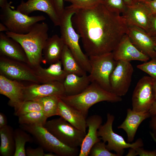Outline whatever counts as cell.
Instances as JSON below:
<instances>
[{
    "label": "cell",
    "mask_w": 156,
    "mask_h": 156,
    "mask_svg": "<svg viewBox=\"0 0 156 156\" xmlns=\"http://www.w3.org/2000/svg\"><path fill=\"white\" fill-rule=\"evenodd\" d=\"M16 10L29 15L33 12L41 11L46 13L55 26H60V18L57 13L52 0L22 1Z\"/></svg>",
    "instance_id": "obj_16"
},
{
    "label": "cell",
    "mask_w": 156,
    "mask_h": 156,
    "mask_svg": "<svg viewBox=\"0 0 156 156\" xmlns=\"http://www.w3.org/2000/svg\"><path fill=\"white\" fill-rule=\"evenodd\" d=\"M62 66L60 60L50 64L46 68L40 65L32 68L40 79L41 83L56 81L63 83L67 74L62 68Z\"/></svg>",
    "instance_id": "obj_23"
},
{
    "label": "cell",
    "mask_w": 156,
    "mask_h": 156,
    "mask_svg": "<svg viewBox=\"0 0 156 156\" xmlns=\"http://www.w3.org/2000/svg\"><path fill=\"white\" fill-rule=\"evenodd\" d=\"M8 31V29L7 27L3 23L1 22L0 23V31L3 32V31Z\"/></svg>",
    "instance_id": "obj_45"
},
{
    "label": "cell",
    "mask_w": 156,
    "mask_h": 156,
    "mask_svg": "<svg viewBox=\"0 0 156 156\" xmlns=\"http://www.w3.org/2000/svg\"><path fill=\"white\" fill-rule=\"evenodd\" d=\"M102 122L101 117L98 115H91L86 119V125L88 128V131L80 146L79 156H88L93 145L101 141L97 132Z\"/></svg>",
    "instance_id": "obj_19"
},
{
    "label": "cell",
    "mask_w": 156,
    "mask_h": 156,
    "mask_svg": "<svg viewBox=\"0 0 156 156\" xmlns=\"http://www.w3.org/2000/svg\"><path fill=\"white\" fill-rule=\"evenodd\" d=\"M112 52L114 58L116 61L121 60L130 62L131 61L137 60L145 62L150 58L133 44L127 34L122 37Z\"/></svg>",
    "instance_id": "obj_17"
},
{
    "label": "cell",
    "mask_w": 156,
    "mask_h": 156,
    "mask_svg": "<svg viewBox=\"0 0 156 156\" xmlns=\"http://www.w3.org/2000/svg\"><path fill=\"white\" fill-rule=\"evenodd\" d=\"M138 155L140 156H156V150L149 151L145 150L141 147H138L135 149Z\"/></svg>",
    "instance_id": "obj_39"
},
{
    "label": "cell",
    "mask_w": 156,
    "mask_h": 156,
    "mask_svg": "<svg viewBox=\"0 0 156 156\" xmlns=\"http://www.w3.org/2000/svg\"><path fill=\"white\" fill-rule=\"evenodd\" d=\"M65 45L62 38L57 34L49 38L43 50L44 61L51 64L60 60Z\"/></svg>",
    "instance_id": "obj_24"
},
{
    "label": "cell",
    "mask_w": 156,
    "mask_h": 156,
    "mask_svg": "<svg viewBox=\"0 0 156 156\" xmlns=\"http://www.w3.org/2000/svg\"><path fill=\"white\" fill-rule=\"evenodd\" d=\"M49 27L46 23H38L27 33L17 34L9 31L5 34L21 46L27 55L29 65L32 68L40 65L42 60L43 50L49 38Z\"/></svg>",
    "instance_id": "obj_2"
},
{
    "label": "cell",
    "mask_w": 156,
    "mask_h": 156,
    "mask_svg": "<svg viewBox=\"0 0 156 156\" xmlns=\"http://www.w3.org/2000/svg\"><path fill=\"white\" fill-rule=\"evenodd\" d=\"M137 152L134 148H130L128 153L126 155V156H135L138 155Z\"/></svg>",
    "instance_id": "obj_44"
},
{
    "label": "cell",
    "mask_w": 156,
    "mask_h": 156,
    "mask_svg": "<svg viewBox=\"0 0 156 156\" xmlns=\"http://www.w3.org/2000/svg\"><path fill=\"white\" fill-rule=\"evenodd\" d=\"M60 97L57 96H50L42 97L36 101L39 102L43 107V112L48 118L58 116V108Z\"/></svg>",
    "instance_id": "obj_29"
},
{
    "label": "cell",
    "mask_w": 156,
    "mask_h": 156,
    "mask_svg": "<svg viewBox=\"0 0 156 156\" xmlns=\"http://www.w3.org/2000/svg\"><path fill=\"white\" fill-rule=\"evenodd\" d=\"M152 14H156V0H149L142 2Z\"/></svg>",
    "instance_id": "obj_40"
},
{
    "label": "cell",
    "mask_w": 156,
    "mask_h": 156,
    "mask_svg": "<svg viewBox=\"0 0 156 156\" xmlns=\"http://www.w3.org/2000/svg\"><path fill=\"white\" fill-rule=\"evenodd\" d=\"M21 128L32 135L44 150L57 156H74L78 155V148L64 144L50 132L44 126L20 124Z\"/></svg>",
    "instance_id": "obj_5"
},
{
    "label": "cell",
    "mask_w": 156,
    "mask_h": 156,
    "mask_svg": "<svg viewBox=\"0 0 156 156\" xmlns=\"http://www.w3.org/2000/svg\"><path fill=\"white\" fill-rule=\"evenodd\" d=\"M58 116L77 129L86 133V117L79 111L65 103L60 97Z\"/></svg>",
    "instance_id": "obj_22"
},
{
    "label": "cell",
    "mask_w": 156,
    "mask_h": 156,
    "mask_svg": "<svg viewBox=\"0 0 156 156\" xmlns=\"http://www.w3.org/2000/svg\"><path fill=\"white\" fill-rule=\"evenodd\" d=\"M75 11L65 8L60 17V37L79 65L85 71L89 73L91 66L89 58L81 49L79 42L80 36L74 28L72 21V17Z\"/></svg>",
    "instance_id": "obj_4"
},
{
    "label": "cell",
    "mask_w": 156,
    "mask_h": 156,
    "mask_svg": "<svg viewBox=\"0 0 156 156\" xmlns=\"http://www.w3.org/2000/svg\"><path fill=\"white\" fill-rule=\"evenodd\" d=\"M14 108V114L17 116L32 112H43L42 105L39 102L36 101H23Z\"/></svg>",
    "instance_id": "obj_31"
},
{
    "label": "cell",
    "mask_w": 156,
    "mask_h": 156,
    "mask_svg": "<svg viewBox=\"0 0 156 156\" xmlns=\"http://www.w3.org/2000/svg\"><path fill=\"white\" fill-rule=\"evenodd\" d=\"M105 3L106 2V1H107V0H103Z\"/></svg>",
    "instance_id": "obj_53"
},
{
    "label": "cell",
    "mask_w": 156,
    "mask_h": 156,
    "mask_svg": "<svg viewBox=\"0 0 156 156\" xmlns=\"http://www.w3.org/2000/svg\"><path fill=\"white\" fill-rule=\"evenodd\" d=\"M132 0H124V2L126 5H129L132 3Z\"/></svg>",
    "instance_id": "obj_49"
},
{
    "label": "cell",
    "mask_w": 156,
    "mask_h": 156,
    "mask_svg": "<svg viewBox=\"0 0 156 156\" xmlns=\"http://www.w3.org/2000/svg\"><path fill=\"white\" fill-rule=\"evenodd\" d=\"M153 140L156 143V139L154 137H151Z\"/></svg>",
    "instance_id": "obj_52"
},
{
    "label": "cell",
    "mask_w": 156,
    "mask_h": 156,
    "mask_svg": "<svg viewBox=\"0 0 156 156\" xmlns=\"http://www.w3.org/2000/svg\"><path fill=\"white\" fill-rule=\"evenodd\" d=\"M64 1L71 4L66 7L75 10L90 9L105 3L103 0H64Z\"/></svg>",
    "instance_id": "obj_32"
},
{
    "label": "cell",
    "mask_w": 156,
    "mask_h": 156,
    "mask_svg": "<svg viewBox=\"0 0 156 156\" xmlns=\"http://www.w3.org/2000/svg\"><path fill=\"white\" fill-rule=\"evenodd\" d=\"M105 4L109 8L120 14L125 11L126 5L122 0H107Z\"/></svg>",
    "instance_id": "obj_35"
},
{
    "label": "cell",
    "mask_w": 156,
    "mask_h": 156,
    "mask_svg": "<svg viewBox=\"0 0 156 156\" xmlns=\"http://www.w3.org/2000/svg\"><path fill=\"white\" fill-rule=\"evenodd\" d=\"M26 132L21 128L14 130L15 151L13 156H26L25 144L27 142L32 143L33 141L31 135Z\"/></svg>",
    "instance_id": "obj_28"
},
{
    "label": "cell",
    "mask_w": 156,
    "mask_h": 156,
    "mask_svg": "<svg viewBox=\"0 0 156 156\" xmlns=\"http://www.w3.org/2000/svg\"><path fill=\"white\" fill-rule=\"evenodd\" d=\"M137 67L153 79H156V57L151 58L149 61L138 65Z\"/></svg>",
    "instance_id": "obj_34"
},
{
    "label": "cell",
    "mask_w": 156,
    "mask_h": 156,
    "mask_svg": "<svg viewBox=\"0 0 156 156\" xmlns=\"http://www.w3.org/2000/svg\"><path fill=\"white\" fill-rule=\"evenodd\" d=\"M14 131L13 128L8 125L0 128L1 156H14L15 151Z\"/></svg>",
    "instance_id": "obj_26"
},
{
    "label": "cell",
    "mask_w": 156,
    "mask_h": 156,
    "mask_svg": "<svg viewBox=\"0 0 156 156\" xmlns=\"http://www.w3.org/2000/svg\"><path fill=\"white\" fill-rule=\"evenodd\" d=\"M89 59L91 70L88 76L91 82L95 83L111 92L109 77L117 62L112 52L91 56Z\"/></svg>",
    "instance_id": "obj_7"
},
{
    "label": "cell",
    "mask_w": 156,
    "mask_h": 156,
    "mask_svg": "<svg viewBox=\"0 0 156 156\" xmlns=\"http://www.w3.org/2000/svg\"><path fill=\"white\" fill-rule=\"evenodd\" d=\"M127 34L133 44L140 51L151 59L156 57V43L152 36L143 29L128 25Z\"/></svg>",
    "instance_id": "obj_15"
},
{
    "label": "cell",
    "mask_w": 156,
    "mask_h": 156,
    "mask_svg": "<svg viewBox=\"0 0 156 156\" xmlns=\"http://www.w3.org/2000/svg\"><path fill=\"white\" fill-rule=\"evenodd\" d=\"M57 156L55 154H54L53 153L51 152H50L45 153L44 156Z\"/></svg>",
    "instance_id": "obj_48"
},
{
    "label": "cell",
    "mask_w": 156,
    "mask_h": 156,
    "mask_svg": "<svg viewBox=\"0 0 156 156\" xmlns=\"http://www.w3.org/2000/svg\"><path fill=\"white\" fill-rule=\"evenodd\" d=\"M0 55L29 65L27 55L21 45L3 32L0 33Z\"/></svg>",
    "instance_id": "obj_20"
},
{
    "label": "cell",
    "mask_w": 156,
    "mask_h": 156,
    "mask_svg": "<svg viewBox=\"0 0 156 156\" xmlns=\"http://www.w3.org/2000/svg\"><path fill=\"white\" fill-rule=\"evenodd\" d=\"M152 37L156 43V36H152ZM155 51H156V46L155 47Z\"/></svg>",
    "instance_id": "obj_51"
},
{
    "label": "cell",
    "mask_w": 156,
    "mask_h": 156,
    "mask_svg": "<svg viewBox=\"0 0 156 156\" xmlns=\"http://www.w3.org/2000/svg\"><path fill=\"white\" fill-rule=\"evenodd\" d=\"M150 117L149 111L136 112L132 109L128 108L125 119L117 128L122 129L125 132L128 142H132L140 124Z\"/></svg>",
    "instance_id": "obj_21"
},
{
    "label": "cell",
    "mask_w": 156,
    "mask_h": 156,
    "mask_svg": "<svg viewBox=\"0 0 156 156\" xmlns=\"http://www.w3.org/2000/svg\"><path fill=\"white\" fill-rule=\"evenodd\" d=\"M64 102L77 109L86 117L90 108L98 103L121 101L122 99L103 88L95 83H91L81 92L74 95L64 94L59 96Z\"/></svg>",
    "instance_id": "obj_3"
},
{
    "label": "cell",
    "mask_w": 156,
    "mask_h": 156,
    "mask_svg": "<svg viewBox=\"0 0 156 156\" xmlns=\"http://www.w3.org/2000/svg\"><path fill=\"white\" fill-rule=\"evenodd\" d=\"M148 0H132L131 4L136 3L144 2Z\"/></svg>",
    "instance_id": "obj_50"
},
{
    "label": "cell",
    "mask_w": 156,
    "mask_h": 156,
    "mask_svg": "<svg viewBox=\"0 0 156 156\" xmlns=\"http://www.w3.org/2000/svg\"><path fill=\"white\" fill-rule=\"evenodd\" d=\"M153 88L155 100H156V79H154Z\"/></svg>",
    "instance_id": "obj_46"
},
{
    "label": "cell",
    "mask_w": 156,
    "mask_h": 156,
    "mask_svg": "<svg viewBox=\"0 0 156 156\" xmlns=\"http://www.w3.org/2000/svg\"><path fill=\"white\" fill-rule=\"evenodd\" d=\"M64 70L68 74H74L79 76L86 74L79 64L70 51L65 45L60 59Z\"/></svg>",
    "instance_id": "obj_27"
},
{
    "label": "cell",
    "mask_w": 156,
    "mask_h": 156,
    "mask_svg": "<svg viewBox=\"0 0 156 156\" xmlns=\"http://www.w3.org/2000/svg\"><path fill=\"white\" fill-rule=\"evenodd\" d=\"M148 33L152 37L156 36V14H153L151 25Z\"/></svg>",
    "instance_id": "obj_41"
},
{
    "label": "cell",
    "mask_w": 156,
    "mask_h": 156,
    "mask_svg": "<svg viewBox=\"0 0 156 156\" xmlns=\"http://www.w3.org/2000/svg\"><path fill=\"white\" fill-rule=\"evenodd\" d=\"M18 117L20 124L37 125L44 126L47 118L42 112H32Z\"/></svg>",
    "instance_id": "obj_30"
},
{
    "label": "cell",
    "mask_w": 156,
    "mask_h": 156,
    "mask_svg": "<svg viewBox=\"0 0 156 156\" xmlns=\"http://www.w3.org/2000/svg\"><path fill=\"white\" fill-rule=\"evenodd\" d=\"M105 143L101 141L96 143L90 149L89 155L90 156H118L116 153L109 151L106 148Z\"/></svg>",
    "instance_id": "obj_33"
},
{
    "label": "cell",
    "mask_w": 156,
    "mask_h": 156,
    "mask_svg": "<svg viewBox=\"0 0 156 156\" xmlns=\"http://www.w3.org/2000/svg\"><path fill=\"white\" fill-rule=\"evenodd\" d=\"M88 75L68 74L63 82L65 94L74 95L84 90L90 83Z\"/></svg>",
    "instance_id": "obj_25"
},
{
    "label": "cell",
    "mask_w": 156,
    "mask_h": 156,
    "mask_svg": "<svg viewBox=\"0 0 156 156\" xmlns=\"http://www.w3.org/2000/svg\"><path fill=\"white\" fill-rule=\"evenodd\" d=\"M10 3L1 8L0 14L1 22L8 28V31L23 34L28 33L33 26L46 19L42 15L29 16L12 8Z\"/></svg>",
    "instance_id": "obj_6"
},
{
    "label": "cell",
    "mask_w": 156,
    "mask_h": 156,
    "mask_svg": "<svg viewBox=\"0 0 156 156\" xmlns=\"http://www.w3.org/2000/svg\"><path fill=\"white\" fill-rule=\"evenodd\" d=\"M8 122L6 116L2 112L0 113V128L7 125Z\"/></svg>",
    "instance_id": "obj_42"
},
{
    "label": "cell",
    "mask_w": 156,
    "mask_h": 156,
    "mask_svg": "<svg viewBox=\"0 0 156 156\" xmlns=\"http://www.w3.org/2000/svg\"><path fill=\"white\" fill-rule=\"evenodd\" d=\"M23 101H35L50 96H60L65 94L63 83L54 81L44 83H32L25 86L23 90Z\"/></svg>",
    "instance_id": "obj_14"
},
{
    "label": "cell",
    "mask_w": 156,
    "mask_h": 156,
    "mask_svg": "<svg viewBox=\"0 0 156 156\" xmlns=\"http://www.w3.org/2000/svg\"><path fill=\"white\" fill-rule=\"evenodd\" d=\"M149 127L151 130L150 134L151 137L156 139V114L151 116Z\"/></svg>",
    "instance_id": "obj_38"
},
{
    "label": "cell",
    "mask_w": 156,
    "mask_h": 156,
    "mask_svg": "<svg viewBox=\"0 0 156 156\" xmlns=\"http://www.w3.org/2000/svg\"><path fill=\"white\" fill-rule=\"evenodd\" d=\"M44 127L62 143L73 148L81 146L86 134L61 117L47 121Z\"/></svg>",
    "instance_id": "obj_8"
},
{
    "label": "cell",
    "mask_w": 156,
    "mask_h": 156,
    "mask_svg": "<svg viewBox=\"0 0 156 156\" xmlns=\"http://www.w3.org/2000/svg\"><path fill=\"white\" fill-rule=\"evenodd\" d=\"M8 3V0H0V7L1 8L3 7Z\"/></svg>",
    "instance_id": "obj_47"
},
{
    "label": "cell",
    "mask_w": 156,
    "mask_h": 156,
    "mask_svg": "<svg viewBox=\"0 0 156 156\" xmlns=\"http://www.w3.org/2000/svg\"><path fill=\"white\" fill-rule=\"evenodd\" d=\"M149 112L151 116L156 114V100L153 102Z\"/></svg>",
    "instance_id": "obj_43"
},
{
    "label": "cell",
    "mask_w": 156,
    "mask_h": 156,
    "mask_svg": "<svg viewBox=\"0 0 156 156\" xmlns=\"http://www.w3.org/2000/svg\"><path fill=\"white\" fill-rule=\"evenodd\" d=\"M44 149L41 147L35 148L29 147L26 149V154L27 156H44Z\"/></svg>",
    "instance_id": "obj_36"
},
{
    "label": "cell",
    "mask_w": 156,
    "mask_h": 156,
    "mask_svg": "<svg viewBox=\"0 0 156 156\" xmlns=\"http://www.w3.org/2000/svg\"><path fill=\"white\" fill-rule=\"evenodd\" d=\"M122 16L128 25L136 26L148 33L153 14L143 2L126 5Z\"/></svg>",
    "instance_id": "obj_13"
},
{
    "label": "cell",
    "mask_w": 156,
    "mask_h": 156,
    "mask_svg": "<svg viewBox=\"0 0 156 156\" xmlns=\"http://www.w3.org/2000/svg\"><path fill=\"white\" fill-rule=\"evenodd\" d=\"M153 80L150 76H146L138 81L132 95L133 110L149 111L155 100L153 88Z\"/></svg>",
    "instance_id": "obj_12"
},
{
    "label": "cell",
    "mask_w": 156,
    "mask_h": 156,
    "mask_svg": "<svg viewBox=\"0 0 156 156\" xmlns=\"http://www.w3.org/2000/svg\"><path fill=\"white\" fill-rule=\"evenodd\" d=\"M120 14L104 3L76 10L72 24L88 57L112 52L127 34L128 26Z\"/></svg>",
    "instance_id": "obj_1"
},
{
    "label": "cell",
    "mask_w": 156,
    "mask_h": 156,
    "mask_svg": "<svg viewBox=\"0 0 156 156\" xmlns=\"http://www.w3.org/2000/svg\"><path fill=\"white\" fill-rule=\"evenodd\" d=\"M55 9L60 18L65 10L64 0H52Z\"/></svg>",
    "instance_id": "obj_37"
},
{
    "label": "cell",
    "mask_w": 156,
    "mask_h": 156,
    "mask_svg": "<svg viewBox=\"0 0 156 156\" xmlns=\"http://www.w3.org/2000/svg\"><path fill=\"white\" fill-rule=\"evenodd\" d=\"M107 117L106 122L101 125L97 133L98 136L101 137L103 142H107L106 146L109 151H114L118 156H121L123 155L126 148H132L135 149L143 146L144 143L141 138H138L131 144L126 142L122 136L115 133L112 129L115 119L114 116L108 113Z\"/></svg>",
    "instance_id": "obj_9"
},
{
    "label": "cell",
    "mask_w": 156,
    "mask_h": 156,
    "mask_svg": "<svg viewBox=\"0 0 156 156\" xmlns=\"http://www.w3.org/2000/svg\"><path fill=\"white\" fill-rule=\"evenodd\" d=\"M25 86L21 81L9 79L0 75V93L9 99L8 104L14 107L23 101Z\"/></svg>",
    "instance_id": "obj_18"
},
{
    "label": "cell",
    "mask_w": 156,
    "mask_h": 156,
    "mask_svg": "<svg viewBox=\"0 0 156 156\" xmlns=\"http://www.w3.org/2000/svg\"><path fill=\"white\" fill-rule=\"evenodd\" d=\"M0 75L12 80L41 83L32 68L25 63L0 55Z\"/></svg>",
    "instance_id": "obj_10"
},
{
    "label": "cell",
    "mask_w": 156,
    "mask_h": 156,
    "mask_svg": "<svg viewBox=\"0 0 156 156\" xmlns=\"http://www.w3.org/2000/svg\"><path fill=\"white\" fill-rule=\"evenodd\" d=\"M133 71L129 62L117 61L109 77L111 92L121 97L125 95L130 88Z\"/></svg>",
    "instance_id": "obj_11"
}]
</instances>
